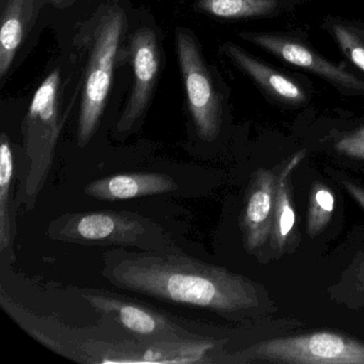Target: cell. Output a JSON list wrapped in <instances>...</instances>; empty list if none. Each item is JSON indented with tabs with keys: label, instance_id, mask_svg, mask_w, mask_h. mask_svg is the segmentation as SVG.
Masks as SVG:
<instances>
[{
	"label": "cell",
	"instance_id": "14",
	"mask_svg": "<svg viewBox=\"0 0 364 364\" xmlns=\"http://www.w3.org/2000/svg\"><path fill=\"white\" fill-rule=\"evenodd\" d=\"M36 0H8L0 28V78L6 77L35 18Z\"/></svg>",
	"mask_w": 364,
	"mask_h": 364
},
{
	"label": "cell",
	"instance_id": "16",
	"mask_svg": "<svg viewBox=\"0 0 364 364\" xmlns=\"http://www.w3.org/2000/svg\"><path fill=\"white\" fill-rule=\"evenodd\" d=\"M14 159L9 137L3 133L0 142V252L9 262L14 257L16 223L14 212Z\"/></svg>",
	"mask_w": 364,
	"mask_h": 364
},
{
	"label": "cell",
	"instance_id": "19",
	"mask_svg": "<svg viewBox=\"0 0 364 364\" xmlns=\"http://www.w3.org/2000/svg\"><path fill=\"white\" fill-rule=\"evenodd\" d=\"M334 202L333 193L325 184L315 182L311 186L306 225L310 237L318 235L329 225L333 215Z\"/></svg>",
	"mask_w": 364,
	"mask_h": 364
},
{
	"label": "cell",
	"instance_id": "15",
	"mask_svg": "<svg viewBox=\"0 0 364 364\" xmlns=\"http://www.w3.org/2000/svg\"><path fill=\"white\" fill-rule=\"evenodd\" d=\"M304 150L298 152L281 170L277 178L274 219L270 234V245L277 252H282L295 229L296 212L291 195V176L304 159Z\"/></svg>",
	"mask_w": 364,
	"mask_h": 364
},
{
	"label": "cell",
	"instance_id": "1",
	"mask_svg": "<svg viewBox=\"0 0 364 364\" xmlns=\"http://www.w3.org/2000/svg\"><path fill=\"white\" fill-rule=\"evenodd\" d=\"M103 259L102 274L112 285L155 299L220 314L259 304L255 285L248 279L184 255L117 249Z\"/></svg>",
	"mask_w": 364,
	"mask_h": 364
},
{
	"label": "cell",
	"instance_id": "7",
	"mask_svg": "<svg viewBox=\"0 0 364 364\" xmlns=\"http://www.w3.org/2000/svg\"><path fill=\"white\" fill-rule=\"evenodd\" d=\"M238 37L282 63L325 80L341 95L364 97V80L323 57L300 36L280 31H245Z\"/></svg>",
	"mask_w": 364,
	"mask_h": 364
},
{
	"label": "cell",
	"instance_id": "2",
	"mask_svg": "<svg viewBox=\"0 0 364 364\" xmlns=\"http://www.w3.org/2000/svg\"><path fill=\"white\" fill-rule=\"evenodd\" d=\"M3 310L38 342L68 359L82 363H208L214 343L200 338L148 341L108 336L101 327H68L53 317L40 316L0 291Z\"/></svg>",
	"mask_w": 364,
	"mask_h": 364
},
{
	"label": "cell",
	"instance_id": "13",
	"mask_svg": "<svg viewBox=\"0 0 364 364\" xmlns=\"http://www.w3.org/2000/svg\"><path fill=\"white\" fill-rule=\"evenodd\" d=\"M172 176L156 172H135L106 176L85 186V195L101 201H123L178 191Z\"/></svg>",
	"mask_w": 364,
	"mask_h": 364
},
{
	"label": "cell",
	"instance_id": "9",
	"mask_svg": "<svg viewBox=\"0 0 364 364\" xmlns=\"http://www.w3.org/2000/svg\"><path fill=\"white\" fill-rule=\"evenodd\" d=\"M78 291L80 297L102 316L112 319L127 333L141 340L180 341L203 338L184 327L173 317L138 302L103 291L78 289Z\"/></svg>",
	"mask_w": 364,
	"mask_h": 364
},
{
	"label": "cell",
	"instance_id": "5",
	"mask_svg": "<svg viewBox=\"0 0 364 364\" xmlns=\"http://www.w3.org/2000/svg\"><path fill=\"white\" fill-rule=\"evenodd\" d=\"M124 24V12L112 6L104 10L93 31L78 117L77 144L80 148L88 146L105 109Z\"/></svg>",
	"mask_w": 364,
	"mask_h": 364
},
{
	"label": "cell",
	"instance_id": "12",
	"mask_svg": "<svg viewBox=\"0 0 364 364\" xmlns=\"http://www.w3.org/2000/svg\"><path fill=\"white\" fill-rule=\"evenodd\" d=\"M276 183L272 170L261 168L253 174L240 223L245 245L250 251L264 246L270 240Z\"/></svg>",
	"mask_w": 364,
	"mask_h": 364
},
{
	"label": "cell",
	"instance_id": "3",
	"mask_svg": "<svg viewBox=\"0 0 364 364\" xmlns=\"http://www.w3.org/2000/svg\"><path fill=\"white\" fill-rule=\"evenodd\" d=\"M46 233L50 240L84 246H131L144 251L171 246L161 225L132 212L67 213L53 220Z\"/></svg>",
	"mask_w": 364,
	"mask_h": 364
},
{
	"label": "cell",
	"instance_id": "20",
	"mask_svg": "<svg viewBox=\"0 0 364 364\" xmlns=\"http://www.w3.org/2000/svg\"><path fill=\"white\" fill-rule=\"evenodd\" d=\"M334 148L340 154L364 161V127L341 136Z\"/></svg>",
	"mask_w": 364,
	"mask_h": 364
},
{
	"label": "cell",
	"instance_id": "4",
	"mask_svg": "<svg viewBox=\"0 0 364 364\" xmlns=\"http://www.w3.org/2000/svg\"><path fill=\"white\" fill-rule=\"evenodd\" d=\"M60 74L53 71L33 95L23 121L22 133L26 156V171L18 191V202L33 210L46 186L54 163L57 142L61 133L58 91Z\"/></svg>",
	"mask_w": 364,
	"mask_h": 364
},
{
	"label": "cell",
	"instance_id": "6",
	"mask_svg": "<svg viewBox=\"0 0 364 364\" xmlns=\"http://www.w3.org/2000/svg\"><path fill=\"white\" fill-rule=\"evenodd\" d=\"M225 362L364 364V343L334 332L272 338L228 355Z\"/></svg>",
	"mask_w": 364,
	"mask_h": 364
},
{
	"label": "cell",
	"instance_id": "21",
	"mask_svg": "<svg viewBox=\"0 0 364 364\" xmlns=\"http://www.w3.org/2000/svg\"><path fill=\"white\" fill-rule=\"evenodd\" d=\"M343 186L348 191L349 195L357 201V203L361 206L362 210H364V188L358 186L357 184L349 182V181H343Z\"/></svg>",
	"mask_w": 364,
	"mask_h": 364
},
{
	"label": "cell",
	"instance_id": "11",
	"mask_svg": "<svg viewBox=\"0 0 364 364\" xmlns=\"http://www.w3.org/2000/svg\"><path fill=\"white\" fill-rule=\"evenodd\" d=\"M223 52L272 101L291 107L308 102V89L294 76L259 60L233 42H225Z\"/></svg>",
	"mask_w": 364,
	"mask_h": 364
},
{
	"label": "cell",
	"instance_id": "18",
	"mask_svg": "<svg viewBox=\"0 0 364 364\" xmlns=\"http://www.w3.org/2000/svg\"><path fill=\"white\" fill-rule=\"evenodd\" d=\"M321 27L336 42L343 56L364 73V22L328 16Z\"/></svg>",
	"mask_w": 364,
	"mask_h": 364
},
{
	"label": "cell",
	"instance_id": "8",
	"mask_svg": "<svg viewBox=\"0 0 364 364\" xmlns=\"http://www.w3.org/2000/svg\"><path fill=\"white\" fill-rule=\"evenodd\" d=\"M178 65L196 131L204 141H214L221 127V97L197 42L189 31H176Z\"/></svg>",
	"mask_w": 364,
	"mask_h": 364
},
{
	"label": "cell",
	"instance_id": "17",
	"mask_svg": "<svg viewBox=\"0 0 364 364\" xmlns=\"http://www.w3.org/2000/svg\"><path fill=\"white\" fill-rule=\"evenodd\" d=\"M285 0H198L197 9L225 20H251L278 16Z\"/></svg>",
	"mask_w": 364,
	"mask_h": 364
},
{
	"label": "cell",
	"instance_id": "10",
	"mask_svg": "<svg viewBox=\"0 0 364 364\" xmlns=\"http://www.w3.org/2000/svg\"><path fill=\"white\" fill-rule=\"evenodd\" d=\"M134 80L131 95L117 122V133H129L148 109L161 69V53L156 33L142 27L131 40Z\"/></svg>",
	"mask_w": 364,
	"mask_h": 364
},
{
	"label": "cell",
	"instance_id": "22",
	"mask_svg": "<svg viewBox=\"0 0 364 364\" xmlns=\"http://www.w3.org/2000/svg\"><path fill=\"white\" fill-rule=\"evenodd\" d=\"M52 3H63V1H65V0H50Z\"/></svg>",
	"mask_w": 364,
	"mask_h": 364
}]
</instances>
